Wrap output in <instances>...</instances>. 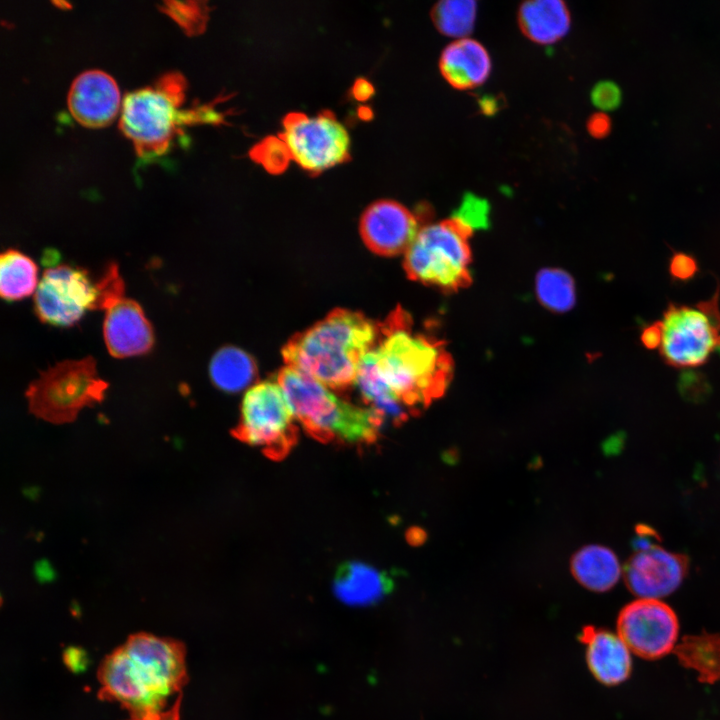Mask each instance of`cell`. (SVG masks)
<instances>
[{
	"instance_id": "1",
	"label": "cell",
	"mask_w": 720,
	"mask_h": 720,
	"mask_svg": "<svg viewBox=\"0 0 720 720\" xmlns=\"http://www.w3.org/2000/svg\"><path fill=\"white\" fill-rule=\"evenodd\" d=\"M185 645L147 632L131 634L101 662L98 698L118 702L129 720H181L188 683Z\"/></svg>"
},
{
	"instance_id": "2",
	"label": "cell",
	"mask_w": 720,
	"mask_h": 720,
	"mask_svg": "<svg viewBox=\"0 0 720 720\" xmlns=\"http://www.w3.org/2000/svg\"><path fill=\"white\" fill-rule=\"evenodd\" d=\"M453 369L445 342L414 331L410 315L398 307L379 325L377 345L364 356L357 380L417 409L444 394Z\"/></svg>"
},
{
	"instance_id": "3",
	"label": "cell",
	"mask_w": 720,
	"mask_h": 720,
	"mask_svg": "<svg viewBox=\"0 0 720 720\" xmlns=\"http://www.w3.org/2000/svg\"><path fill=\"white\" fill-rule=\"evenodd\" d=\"M379 326L362 313L335 309L296 334L282 349L287 366L332 389L356 383L364 356L377 341Z\"/></svg>"
},
{
	"instance_id": "4",
	"label": "cell",
	"mask_w": 720,
	"mask_h": 720,
	"mask_svg": "<svg viewBox=\"0 0 720 720\" xmlns=\"http://www.w3.org/2000/svg\"><path fill=\"white\" fill-rule=\"evenodd\" d=\"M186 87L182 74L169 72L153 85L125 96L119 126L132 141L139 158L152 160L165 154L181 125L219 119L208 106L181 110Z\"/></svg>"
},
{
	"instance_id": "5",
	"label": "cell",
	"mask_w": 720,
	"mask_h": 720,
	"mask_svg": "<svg viewBox=\"0 0 720 720\" xmlns=\"http://www.w3.org/2000/svg\"><path fill=\"white\" fill-rule=\"evenodd\" d=\"M277 382L295 419L313 435L349 443L376 438L383 420L372 408L341 399L329 387L289 366L280 370Z\"/></svg>"
},
{
	"instance_id": "6",
	"label": "cell",
	"mask_w": 720,
	"mask_h": 720,
	"mask_svg": "<svg viewBox=\"0 0 720 720\" xmlns=\"http://www.w3.org/2000/svg\"><path fill=\"white\" fill-rule=\"evenodd\" d=\"M123 295L124 283L114 263L95 282L81 268L59 265L43 273L34 307L41 321L67 327L78 322L87 310L106 311Z\"/></svg>"
},
{
	"instance_id": "7",
	"label": "cell",
	"mask_w": 720,
	"mask_h": 720,
	"mask_svg": "<svg viewBox=\"0 0 720 720\" xmlns=\"http://www.w3.org/2000/svg\"><path fill=\"white\" fill-rule=\"evenodd\" d=\"M472 233L471 228L453 217L422 226L405 252L407 276L445 292L469 286Z\"/></svg>"
},
{
	"instance_id": "8",
	"label": "cell",
	"mask_w": 720,
	"mask_h": 720,
	"mask_svg": "<svg viewBox=\"0 0 720 720\" xmlns=\"http://www.w3.org/2000/svg\"><path fill=\"white\" fill-rule=\"evenodd\" d=\"M655 324L660 354L674 367H698L720 348L717 295L694 306L671 304Z\"/></svg>"
},
{
	"instance_id": "9",
	"label": "cell",
	"mask_w": 720,
	"mask_h": 720,
	"mask_svg": "<svg viewBox=\"0 0 720 720\" xmlns=\"http://www.w3.org/2000/svg\"><path fill=\"white\" fill-rule=\"evenodd\" d=\"M107 383L98 377L95 360H67L42 372L27 396L31 409L52 421L72 419L84 406L101 400Z\"/></svg>"
},
{
	"instance_id": "10",
	"label": "cell",
	"mask_w": 720,
	"mask_h": 720,
	"mask_svg": "<svg viewBox=\"0 0 720 720\" xmlns=\"http://www.w3.org/2000/svg\"><path fill=\"white\" fill-rule=\"evenodd\" d=\"M278 137L291 159L312 175L350 160L348 132L329 110L314 117L300 112L287 114Z\"/></svg>"
},
{
	"instance_id": "11",
	"label": "cell",
	"mask_w": 720,
	"mask_h": 720,
	"mask_svg": "<svg viewBox=\"0 0 720 720\" xmlns=\"http://www.w3.org/2000/svg\"><path fill=\"white\" fill-rule=\"evenodd\" d=\"M294 414L280 386L266 380L245 393L237 433L248 444L281 456L295 438Z\"/></svg>"
},
{
	"instance_id": "12",
	"label": "cell",
	"mask_w": 720,
	"mask_h": 720,
	"mask_svg": "<svg viewBox=\"0 0 720 720\" xmlns=\"http://www.w3.org/2000/svg\"><path fill=\"white\" fill-rule=\"evenodd\" d=\"M633 547L634 553L624 567V580L634 595L660 599L679 587L688 569L684 555L662 548L656 532L647 526L637 529Z\"/></svg>"
},
{
	"instance_id": "13",
	"label": "cell",
	"mask_w": 720,
	"mask_h": 720,
	"mask_svg": "<svg viewBox=\"0 0 720 720\" xmlns=\"http://www.w3.org/2000/svg\"><path fill=\"white\" fill-rule=\"evenodd\" d=\"M617 631L632 653L645 659H658L675 650L679 622L666 603L639 598L621 610Z\"/></svg>"
},
{
	"instance_id": "14",
	"label": "cell",
	"mask_w": 720,
	"mask_h": 720,
	"mask_svg": "<svg viewBox=\"0 0 720 720\" xmlns=\"http://www.w3.org/2000/svg\"><path fill=\"white\" fill-rule=\"evenodd\" d=\"M420 216L394 200L369 205L360 219V234L366 246L382 256L405 253L422 226Z\"/></svg>"
},
{
	"instance_id": "15",
	"label": "cell",
	"mask_w": 720,
	"mask_h": 720,
	"mask_svg": "<svg viewBox=\"0 0 720 720\" xmlns=\"http://www.w3.org/2000/svg\"><path fill=\"white\" fill-rule=\"evenodd\" d=\"M67 104L78 123L99 128L108 125L118 113L120 94L111 76L100 70H89L72 82Z\"/></svg>"
},
{
	"instance_id": "16",
	"label": "cell",
	"mask_w": 720,
	"mask_h": 720,
	"mask_svg": "<svg viewBox=\"0 0 720 720\" xmlns=\"http://www.w3.org/2000/svg\"><path fill=\"white\" fill-rule=\"evenodd\" d=\"M103 333L109 353L116 358L145 354L154 342L152 327L142 308L126 298L106 310Z\"/></svg>"
},
{
	"instance_id": "17",
	"label": "cell",
	"mask_w": 720,
	"mask_h": 720,
	"mask_svg": "<svg viewBox=\"0 0 720 720\" xmlns=\"http://www.w3.org/2000/svg\"><path fill=\"white\" fill-rule=\"evenodd\" d=\"M580 640L586 646V661L601 683L618 685L631 674V650L617 634L594 626L584 627Z\"/></svg>"
},
{
	"instance_id": "18",
	"label": "cell",
	"mask_w": 720,
	"mask_h": 720,
	"mask_svg": "<svg viewBox=\"0 0 720 720\" xmlns=\"http://www.w3.org/2000/svg\"><path fill=\"white\" fill-rule=\"evenodd\" d=\"M393 588L387 572L360 561H347L336 570L333 592L349 606L365 607L381 601Z\"/></svg>"
},
{
	"instance_id": "19",
	"label": "cell",
	"mask_w": 720,
	"mask_h": 720,
	"mask_svg": "<svg viewBox=\"0 0 720 720\" xmlns=\"http://www.w3.org/2000/svg\"><path fill=\"white\" fill-rule=\"evenodd\" d=\"M439 68L443 78L460 90L483 84L491 72V59L485 47L474 39L462 38L442 51Z\"/></svg>"
},
{
	"instance_id": "20",
	"label": "cell",
	"mask_w": 720,
	"mask_h": 720,
	"mask_svg": "<svg viewBox=\"0 0 720 720\" xmlns=\"http://www.w3.org/2000/svg\"><path fill=\"white\" fill-rule=\"evenodd\" d=\"M518 23L522 33L533 42L551 44L567 34L571 18L563 1L536 0L521 4Z\"/></svg>"
},
{
	"instance_id": "21",
	"label": "cell",
	"mask_w": 720,
	"mask_h": 720,
	"mask_svg": "<svg viewBox=\"0 0 720 720\" xmlns=\"http://www.w3.org/2000/svg\"><path fill=\"white\" fill-rule=\"evenodd\" d=\"M571 571L580 584L595 592L611 589L621 575L614 552L600 545H588L577 551L571 559Z\"/></svg>"
},
{
	"instance_id": "22",
	"label": "cell",
	"mask_w": 720,
	"mask_h": 720,
	"mask_svg": "<svg viewBox=\"0 0 720 720\" xmlns=\"http://www.w3.org/2000/svg\"><path fill=\"white\" fill-rule=\"evenodd\" d=\"M675 654L683 666L694 671L704 683L720 680V634L700 633L685 636Z\"/></svg>"
},
{
	"instance_id": "23",
	"label": "cell",
	"mask_w": 720,
	"mask_h": 720,
	"mask_svg": "<svg viewBox=\"0 0 720 720\" xmlns=\"http://www.w3.org/2000/svg\"><path fill=\"white\" fill-rule=\"evenodd\" d=\"M209 373L213 383L222 391L235 393L245 389L257 375L253 358L245 351L226 346L211 359Z\"/></svg>"
},
{
	"instance_id": "24",
	"label": "cell",
	"mask_w": 720,
	"mask_h": 720,
	"mask_svg": "<svg viewBox=\"0 0 720 720\" xmlns=\"http://www.w3.org/2000/svg\"><path fill=\"white\" fill-rule=\"evenodd\" d=\"M37 266L25 254L9 249L0 258V293L9 301L30 296L36 291Z\"/></svg>"
},
{
	"instance_id": "25",
	"label": "cell",
	"mask_w": 720,
	"mask_h": 720,
	"mask_svg": "<svg viewBox=\"0 0 720 720\" xmlns=\"http://www.w3.org/2000/svg\"><path fill=\"white\" fill-rule=\"evenodd\" d=\"M536 294L541 304L549 310L566 312L575 303L573 278L560 269H543L536 276Z\"/></svg>"
},
{
	"instance_id": "26",
	"label": "cell",
	"mask_w": 720,
	"mask_h": 720,
	"mask_svg": "<svg viewBox=\"0 0 720 720\" xmlns=\"http://www.w3.org/2000/svg\"><path fill=\"white\" fill-rule=\"evenodd\" d=\"M476 11L474 1L446 0L434 5L431 18L440 33L462 39L472 32Z\"/></svg>"
},
{
	"instance_id": "27",
	"label": "cell",
	"mask_w": 720,
	"mask_h": 720,
	"mask_svg": "<svg viewBox=\"0 0 720 720\" xmlns=\"http://www.w3.org/2000/svg\"><path fill=\"white\" fill-rule=\"evenodd\" d=\"M160 9L189 36L198 35L205 30L209 8L204 1H165Z\"/></svg>"
},
{
	"instance_id": "28",
	"label": "cell",
	"mask_w": 720,
	"mask_h": 720,
	"mask_svg": "<svg viewBox=\"0 0 720 720\" xmlns=\"http://www.w3.org/2000/svg\"><path fill=\"white\" fill-rule=\"evenodd\" d=\"M250 157L273 174L283 172L291 159L285 143L275 136H269L256 144L250 151Z\"/></svg>"
},
{
	"instance_id": "29",
	"label": "cell",
	"mask_w": 720,
	"mask_h": 720,
	"mask_svg": "<svg viewBox=\"0 0 720 720\" xmlns=\"http://www.w3.org/2000/svg\"><path fill=\"white\" fill-rule=\"evenodd\" d=\"M488 216V202L474 194L467 193L465 194L459 208L456 210L453 218L457 219L474 231V229L487 227Z\"/></svg>"
},
{
	"instance_id": "30",
	"label": "cell",
	"mask_w": 720,
	"mask_h": 720,
	"mask_svg": "<svg viewBox=\"0 0 720 720\" xmlns=\"http://www.w3.org/2000/svg\"><path fill=\"white\" fill-rule=\"evenodd\" d=\"M591 98L593 104L598 108L611 110L619 105L621 101V91L615 83L611 81H601L594 86Z\"/></svg>"
},
{
	"instance_id": "31",
	"label": "cell",
	"mask_w": 720,
	"mask_h": 720,
	"mask_svg": "<svg viewBox=\"0 0 720 720\" xmlns=\"http://www.w3.org/2000/svg\"><path fill=\"white\" fill-rule=\"evenodd\" d=\"M671 273L679 279H687L696 271L695 261L684 254H677L672 258Z\"/></svg>"
},
{
	"instance_id": "32",
	"label": "cell",
	"mask_w": 720,
	"mask_h": 720,
	"mask_svg": "<svg viewBox=\"0 0 720 720\" xmlns=\"http://www.w3.org/2000/svg\"><path fill=\"white\" fill-rule=\"evenodd\" d=\"M610 128V118L602 112L593 114L587 122V129L589 133L597 138L606 136L609 133Z\"/></svg>"
},
{
	"instance_id": "33",
	"label": "cell",
	"mask_w": 720,
	"mask_h": 720,
	"mask_svg": "<svg viewBox=\"0 0 720 720\" xmlns=\"http://www.w3.org/2000/svg\"><path fill=\"white\" fill-rule=\"evenodd\" d=\"M353 96L357 100H367L374 93V88L366 79H358L352 88Z\"/></svg>"
},
{
	"instance_id": "34",
	"label": "cell",
	"mask_w": 720,
	"mask_h": 720,
	"mask_svg": "<svg viewBox=\"0 0 720 720\" xmlns=\"http://www.w3.org/2000/svg\"><path fill=\"white\" fill-rule=\"evenodd\" d=\"M36 573L41 579H49L53 574V570L47 562L40 561L36 566Z\"/></svg>"
}]
</instances>
